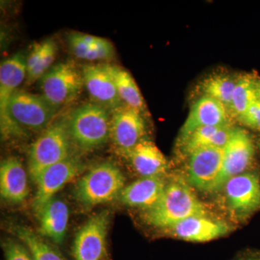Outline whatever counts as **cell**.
I'll use <instances>...</instances> for the list:
<instances>
[{
	"label": "cell",
	"instance_id": "obj_1",
	"mask_svg": "<svg viewBox=\"0 0 260 260\" xmlns=\"http://www.w3.org/2000/svg\"><path fill=\"white\" fill-rule=\"evenodd\" d=\"M208 215L205 205L181 179L168 183L162 198L143 214L148 225L167 229L194 215Z\"/></svg>",
	"mask_w": 260,
	"mask_h": 260
},
{
	"label": "cell",
	"instance_id": "obj_2",
	"mask_svg": "<svg viewBox=\"0 0 260 260\" xmlns=\"http://www.w3.org/2000/svg\"><path fill=\"white\" fill-rule=\"evenodd\" d=\"M56 109L42 95L17 90L10 97L7 121L1 126L4 137L21 136L23 130L44 131L51 124Z\"/></svg>",
	"mask_w": 260,
	"mask_h": 260
},
{
	"label": "cell",
	"instance_id": "obj_3",
	"mask_svg": "<svg viewBox=\"0 0 260 260\" xmlns=\"http://www.w3.org/2000/svg\"><path fill=\"white\" fill-rule=\"evenodd\" d=\"M125 183L120 169L112 162H104L80 178L75 188V196L83 206L110 203L119 198Z\"/></svg>",
	"mask_w": 260,
	"mask_h": 260
},
{
	"label": "cell",
	"instance_id": "obj_4",
	"mask_svg": "<svg viewBox=\"0 0 260 260\" xmlns=\"http://www.w3.org/2000/svg\"><path fill=\"white\" fill-rule=\"evenodd\" d=\"M72 142L83 150H94L111 136V115L97 104H87L75 109L68 119Z\"/></svg>",
	"mask_w": 260,
	"mask_h": 260
},
{
	"label": "cell",
	"instance_id": "obj_5",
	"mask_svg": "<svg viewBox=\"0 0 260 260\" xmlns=\"http://www.w3.org/2000/svg\"><path fill=\"white\" fill-rule=\"evenodd\" d=\"M72 140L68 120L51 123L30 145L28 170L32 180L48 167L70 158Z\"/></svg>",
	"mask_w": 260,
	"mask_h": 260
},
{
	"label": "cell",
	"instance_id": "obj_6",
	"mask_svg": "<svg viewBox=\"0 0 260 260\" xmlns=\"http://www.w3.org/2000/svg\"><path fill=\"white\" fill-rule=\"evenodd\" d=\"M83 86V73L72 61L54 65L39 79L42 96L55 109L75 101Z\"/></svg>",
	"mask_w": 260,
	"mask_h": 260
},
{
	"label": "cell",
	"instance_id": "obj_7",
	"mask_svg": "<svg viewBox=\"0 0 260 260\" xmlns=\"http://www.w3.org/2000/svg\"><path fill=\"white\" fill-rule=\"evenodd\" d=\"M222 188L228 209L236 218H245L260 208V180L255 173L231 178Z\"/></svg>",
	"mask_w": 260,
	"mask_h": 260
},
{
	"label": "cell",
	"instance_id": "obj_8",
	"mask_svg": "<svg viewBox=\"0 0 260 260\" xmlns=\"http://www.w3.org/2000/svg\"><path fill=\"white\" fill-rule=\"evenodd\" d=\"M188 158L186 175L189 185L204 192L218 191L223 148L210 147L198 149Z\"/></svg>",
	"mask_w": 260,
	"mask_h": 260
},
{
	"label": "cell",
	"instance_id": "obj_9",
	"mask_svg": "<svg viewBox=\"0 0 260 260\" xmlns=\"http://www.w3.org/2000/svg\"><path fill=\"white\" fill-rule=\"evenodd\" d=\"M83 170V165L79 159L70 156L43 171L35 181L37 191L32 208L37 215L58 191L78 177Z\"/></svg>",
	"mask_w": 260,
	"mask_h": 260
},
{
	"label": "cell",
	"instance_id": "obj_10",
	"mask_svg": "<svg viewBox=\"0 0 260 260\" xmlns=\"http://www.w3.org/2000/svg\"><path fill=\"white\" fill-rule=\"evenodd\" d=\"M254 153L255 147L249 132L234 126L230 138L223 148V166L218 190L231 178L245 173L253 161Z\"/></svg>",
	"mask_w": 260,
	"mask_h": 260
},
{
	"label": "cell",
	"instance_id": "obj_11",
	"mask_svg": "<svg viewBox=\"0 0 260 260\" xmlns=\"http://www.w3.org/2000/svg\"><path fill=\"white\" fill-rule=\"evenodd\" d=\"M109 213L95 214L77 233L73 244L75 260H102L106 253Z\"/></svg>",
	"mask_w": 260,
	"mask_h": 260
},
{
	"label": "cell",
	"instance_id": "obj_12",
	"mask_svg": "<svg viewBox=\"0 0 260 260\" xmlns=\"http://www.w3.org/2000/svg\"><path fill=\"white\" fill-rule=\"evenodd\" d=\"M110 112V138L119 155L129 151L146 138V126L141 113L125 104Z\"/></svg>",
	"mask_w": 260,
	"mask_h": 260
},
{
	"label": "cell",
	"instance_id": "obj_13",
	"mask_svg": "<svg viewBox=\"0 0 260 260\" xmlns=\"http://www.w3.org/2000/svg\"><path fill=\"white\" fill-rule=\"evenodd\" d=\"M85 87L95 104L109 112L122 106L109 64H85L83 70Z\"/></svg>",
	"mask_w": 260,
	"mask_h": 260
},
{
	"label": "cell",
	"instance_id": "obj_14",
	"mask_svg": "<svg viewBox=\"0 0 260 260\" xmlns=\"http://www.w3.org/2000/svg\"><path fill=\"white\" fill-rule=\"evenodd\" d=\"M232 120L223 104L211 97L200 96L191 106L179 139L185 138L201 126L229 125L232 124Z\"/></svg>",
	"mask_w": 260,
	"mask_h": 260
},
{
	"label": "cell",
	"instance_id": "obj_15",
	"mask_svg": "<svg viewBox=\"0 0 260 260\" xmlns=\"http://www.w3.org/2000/svg\"><path fill=\"white\" fill-rule=\"evenodd\" d=\"M120 155L141 178L162 177L169 168L167 158L156 145L147 138L140 140L129 151Z\"/></svg>",
	"mask_w": 260,
	"mask_h": 260
},
{
	"label": "cell",
	"instance_id": "obj_16",
	"mask_svg": "<svg viewBox=\"0 0 260 260\" xmlns=\"http://www.w3.org/2000/svg\"><path fill=\"white\" fill-rule=\"evenodd\" d=\"M229 226L222 220L208 215H194L166 229L174 237L191 242H207L223 237Z\"/></svg>",
	"mask_w": 260,
	"mask_h": 260
},
{
	"label": "cell",
	"instance_id": "obj_17",
	"mask_svg": "<svg viewBox=\"0 0 260 260\" xmlns=\"http://www.w3.org/2000/svg\"><path fill=\"white\" fill-rule=\"evenodd\" d=\"M167 184L162 177L140 178L125 186L119 198L127 206L148 210L158 203Z\"/></svg>",
	"mask_w": 260,
	"mask_h": 260
},
{
	"label": "cell",
	"instance_id": "obj_18",
	"mask_svg": "<svg viewBox=\"0 0 260 260\" xmlns=\"http://www.w3.org/2000/svg\"><path fill=\"white\" fill-rule=\"evenodd\" d=\"M27 57L22 52L2 61L0 65V118L1 126L7 121V109L10 97L27 77Z\"/></svg>",
	"mask_w": 260,
	"mask_h": 260
},
{
	"label": "cell",
	"instance_id": "obj_19",
	"mask_svg": "<svg viewBox=\"0 0 260 260\" xmlns=\"http://www.w3.org/2000/svg\"><path fill=\"white\" fill-rule=\"evenodd\" d=\"M0 191L3 199L16 204L23 203L28 198L27 174L22 162L15 157H10L1 162Z\"/></svg>",
	"mask_w": 260,
	"mask_h": 260
},
{
	"label": "cell",
	"instance_id": "obj_20",
	"mask_svg": "<svg viewBox=\"0 0 260 260\" xmlns=\"http://www.w3.org/2000/svg\"><path fill=\"white\" fill-rule=\"evenodd\" d=\"M37 217L41 234L56 244H61L64 241L69 221V208L66 203L54 198L43 208Z\"/></svg>",
	"mask_w": 260,
	"mask_h": 260
},
{
	"label": "cell",
	"instance_id": "obj_21",
	"mask_svg": "<svg viewBox=\"0 0 260 260\" xmlns=\"http://www.w3.org/2000/svg\"><path fill=\"white\" fill-rule=\"evenodd\" d=\"M233 128L232 124L201 126L185 138L179 139L178 145L181 153L186 157L200 148H223L230 138Z\"/></svg>",
	"mask_w": 260,
	"mask_h": 260
},
{
	"label": "cell",
	"instance_id": "obj_22",
	"mask_svg": "<svg viewBox=\"0 0 260 260\" xmlns=\"http://www.w3.org/2000/svg\"><path fill=\"white\" fill-rule=\"evenodd\" d=\"M239 73L217 70L202 78L197 85L200 96H208L223 104L230 114L233 93L237 85Z\"/></svg>",
	"mask_w": 260,
	"mask_h": 260
},
{
	"label": "cell",
	"instance_id": "obj_23",
	"mask_svg": "<svg viewBox=\"0 0 260 260\" xmlns=\"http://www.w3.org/2000/svg\"><path fill=\"white\" fill-rule=\"evenodd\" d=\"M260 100V76L255 72L239 73L233 93L230 115L236 120Z\"/></svg>",
	"mask_w": 260,
	"mask_h": 260
},
{
	"label": "cell",
	"instance_id": "obj_24",
	"mask_svg": "<svg viewBox=\"0 0 260 260\" xmlns=\"http://www.w3.org/2000/svg\"><path fill=\"white\" fill-rule=\"evenodd\" d=\"M109 68L121 102L143 114L146 111V104L134 78L119 67L109 64Z\"/></svg>",
	"mask_w": 260,
	"mask_h": 260
},
{
	"label": "cell",
	"instance_id": "obj_25",
	"mask_svg": "<svg viewBox=\"0 0 260 260\" xmlns=\"http://www.w3.org/2000/svg\"><path fill=\"white\" fill-rule=\"evenodd\" d=\"M13 229L17 237L31 253L34 260H65L59 251L44 242L28 227L16 225Z\"/></svg>",
	"mask_w": 260,
	"mask_h": 260
},
{
	"label": "cell",
	"instance_id": "obj_26",
	"mask_svg": "<svg viewBox=\"0 0 260 260\" xmlns=\"http://www.w3.org/2000/svg\"><path fill=\"white\" fill-rule=\"evenodd\" d=\"M57 50V46L54 41L51 39L45 41V49L39 62L32 71L27 74L26 80L28 85L40 79L50 69L53 62L55 60Z\"/></svg>",
	"mask_w": 260,
	"mask_h": 260
},
{
	"label": "cell",
	"instance_id": "obj_27",
	"mask_svg": "<svg viewBox=\"0 0 260 260\" xmlns=\"http://www.w3.org/2000/svg\"><path fill=\"white\" fill-rule=\"evenodd\" d=\"M114 55V49L112 43L105 39H101L93 47L90 48L85 56V60H107Z\"/></svg>",
	"mask_w": 260,
	"mask_h": 260
},
{
	"label": "cell",
	"instance_id": "obj_28",
	"mask_svg": "<svg viewBox=\"0 0 260 260\" xmlns=\"http://www.w3.org/2000/svg\"><path fill=\"white\" fill-rule=\"evenodd\" d=\"M3 249L6 260H34L28 249L20 243L8 240L4 243Z\"/></svg>",
	"mask_w": 260,
	"mask_h": 260
},
{
	"label": "cell",
	"instance_id": "obj_29",
	"mask_svg": "<svg viewBox=\"0 0 260 260\" xmlns=\"http://www.w3.org/2000/svg\"><path fill=\"white\" fill-rule=\"evenodd\" d=\"M237 121L246 127L260 131V100L253 104Z\"/></svg>",
	"mask_w": 260,
	"mask_h": 260
},
{
	"label": "cell",
	"instance_id": "obj_30",
	"mask_svg": "<svg viewBox=\"0 0 260 260\" xmlns=\"http://www.w3.org/2000/svg\"><path fill=\"white\" fill-rule=\"evenodd\" d=\"M44 49H45V41L42 43H38L32 46L30 54L27 56V74L32 71L37 63L39 62L41 56L44 53Z\"/></svg>",
	"mask_w": 260,
	"mask_h": 260
},
{
	"label": "cell",
	"instance_id": "obj_31",
	"mask_svg": "<svg viewBox=\"0 0 260 260\" xmlns=\"http://www.w3.org/2000/svg\"><path fill=\"white\" fill-rule=\"evenodd\" d=\"M235 260H260V254L250 253V254H244Z\"/></svg>",
	"mask_w": 260,
	"mask_h": 260
},
{
	"label": "cell",
	"instance_id": "obj_32",
	"mask_svg": "<svg viewBox=\"0 0 260 260\" xmlns=\"http://www.w3.org/2000/svg\"><path fill=\"white\" fill-rule=\"evenodd\" d=\"M258 146H259V150H260V136H259V140H258Z\"/></svg>",
	"mask_w": 260,
	"mask_h": 260
}]
</instances>
